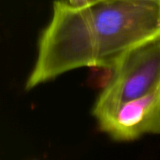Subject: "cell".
Wrapping results in <instances>:
<instances>
[{
	"instance_id": "6da1fadb",
	"label": "cell",
	"mask_w": 160,
	"mask_h": 160,
	"mask_svg": "<svg viewBox=\"0 0 160 160\" xmlns=\"http://www.w3.org/2000/svg\"><path fill=\"white\" fill-rule=\"evenodd\" d=\"M160 36V0H98L83 8L53 3L25 89L79 67L111 68L128 50Z\"/></svg>"
},
{
	"instance_id": "7a4b0ae2",
	"label": "cell",
	"mask_w": 160,
	"mask_h": 160,
	"mask_svg": "<svg viewBox=\"0 0 160 160\" xmlns=\"http://www.w3.org/2000/svg\"><path fill=\"white\" fill-rule=\"evenodd\" d=\"M111 69L112 76L94 105L95 118L160 87V36L125 52Z\"/></svg>"
},
{
	"instance_id": "3957f363",
	"label": "cell",
	"mask_w": 160,
	"mask_h": 160,
	"mask_svg": "<svg viewBox=\"0 0 160 160\" xmlns=\"http://www.w3.org/2000/svg\"><path fill=\"white\" fill-rule=\"evenodd\" d=\"M95 119L100 130L117 141H132L145 134H159L160 87Z\"/></svg>"
},
{
	"instance_id": "277c9868",
	"label": "cell",
	"mask_w": 160,
	"mask_h": 160,
	"mask_svg": "<svg viewBox=\"0 0 160 160\" xmlns=\"http://www.w3.org/2000/svg\"><path fill=\"white\" fill-rule=\"evenodd\" d=\"M67 1L73 6L78 8H83L94 4L96 2H98V0H67Z\"/></svg>"
}]
</instances>
